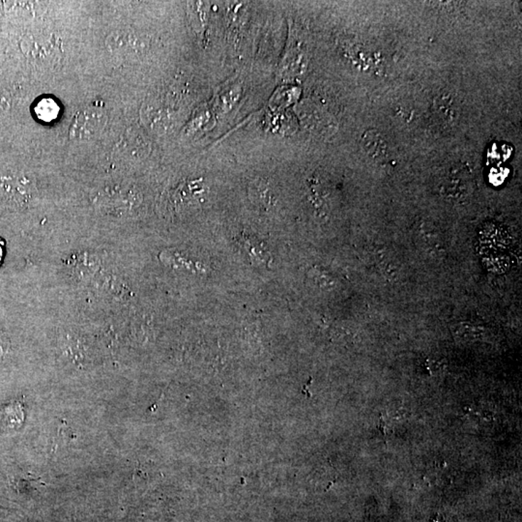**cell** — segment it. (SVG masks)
<instances>
[{"label": "cell", "instance_id": "6da1fadb", "mask_svg": "<svg viewBox=\"0 0 522 522\" xmlns=\"http://www.w3.org/2000/svg\"><path fill=\"white\" fill-rule=\"evenodd\" d=\"M21 48L29 61L44 69L55 68L63 59L61 39L50 32L26 35L21 42Z\"/></svg>", "mask_w": 522, "mask_h": 522}, {"label": "cell", "instance_id": "7a4b0ae2", "mask_svg": "<svg viewBox=\"0 0 522 522\" xmlns=\"http://www.w3.org/2000/svg\"><path fill=\"white\" fill-rule=\"evenodd\" d=\"M36 189L31 180L23 176H0V203L12 208H24L34 200Z\"/></svg>", "mask_w": 522, "mask_h": 522}, {"label": "cell", "instance_id": "3957f363", "mask_svg": "<svg viewBox=\"0 0 522 522\" xmlns=\"http://www.w3.org/2000/svg\"><path fill=\"white\" fill-rule=\"evenodd\" d=\"M107 122L106 110L97 106L85 107L78 112L73 120L70 127V138L77 141L95 138L103 131Z\"/></svg>", "mask_w": 522, "mask_h": 522}, {"label": "cell", "instance_id": "277c9868", "mask_svg": "<svg viewBox=\"0 0 522 522\" xmlns=\"http://www.w3.org/2000/svg\"><path fill=\"white\" fill-rule=\"evenodd\" d=\"M362 147L367 154L375 161H383L388 157L389 147L381 133L370 129L363 134Z\"/></svg>", "mask_w": 522, "mask_h": 522}, {"label": "cell", "instance_id": "5b68a950", "mask_svg": "<svg viewBox=\"0 0 522 522\" xmlns=\"http://www.w3.org/2000/svg\"><path fill=\"white\" fill-rule=\"evenodd\" d=\"M435 112L441 120L451 122L457 119L459 110L457 104L453 96L450 94H442L435 100Z\"/></svg>", "mask_w": 522, "mask_h": 522}, {"label": "cell", "instance_id": "8992f818", "mask_svg": "<svg viewBox=\"0 0 522 522\" xmlns=\"http://www.w3.org/2000/svg\"><path fill=\"white\" fill-rule=\"evenodd\" d=\"M243 246L244 249L247 252V255H250L251 260H254L255 262L261 263V265H263V263L268 265L270 262V254L267 251H265V247H263L260 242L250 238V236H244Z\"/></svg>", "mask_w": 522, "mask_h": 522}, {"label": "cell", "instance_id": "52a82bcc", "mask_svg": "<svg viewBox=\"0 0 522 522\" xmlns=\"http://www.w3.org/2000/svg\"><path fill=\"white\" fill-rule=\"evenodd\" d=\"M59 110L60 107L53 99L45 98L42 99L35 107V114L39 119L45 122H50L58 117Z\"/></svg>", "mask_w": 522, "mask_h": 522}, {"label": "cell", "instance_id": "ba28073f", "mask_svg": "<svg viewBox=\"0 0 522 522\" xmlns=\"http://www.w3.org/2000/svg\"><path fill=\"white\" fill-rule=\"evenodd\" d=\"M5 346H6V343H5L4 339L0 336V355L4 354V352L5 351Z\"/></svg>", "mask_w": 522, "mask_h": 522}]
</instances>
